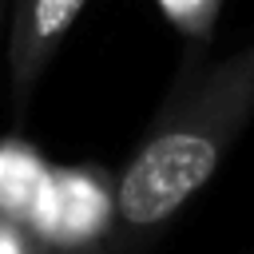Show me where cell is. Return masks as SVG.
<instances>
[{"mask_svg": "<svg viewBox=\"0 0 254 254\" xmlns=\"http://www.w3.org/2000/svg\"><path fill=\"white\" fill-rule=\"evenodd\" d=\"M254 115V44L187 79L115 183V226L127 242L163 230L218 171Z\"/></svg>", "mask_w": 254, "mask_h": 254, "instance_id": "1", "label": "cell"}, {"mask_svg": "<svg viewBox=\"0 0 254 254\" xmlns=\"http://www.w3.org/2000/svg\"><path fill=\"white\" fill-rule=\"evenodd\" d=\"M87 0H12L4 60H8V87L16 111L28 107L44 67L52 64L56 48L64 44V36L71 32Z\"/></svg>", "mask_w": 254, "mask_h": 254, "instance_id": "2", "label": "cell"}, {"mask_svg": "<svg viewBox=\"0 0 254 254\" xmlns=\"http://www.w3.org/2000/svg\"><path fill=\"white\" fill-rule=\"evenodd\" d=\"M40 187L44 179H36V155L16 143H0V206L28 218Z\"/></svg>", "mask_w": 254, "mask_h": 254, "instance_id": "3", "label": "cell"}, {"mask_svg": "<svg viewBox=\"0 0 254 254\" xmlns=\"http://www.w3.org/2000/svg\"><path fill=\"white\" fill-rule=\"evenodd\" d=\"M52 246L28 218L0 206V254H52Z\"/></svg>", "mask_w": 254, "mask_h": 254, "instance_id": "4", "label": "cell"}, {"mask_svg": "<svg viewBox=\"0 0 254 254\" xmlns=\"http://www.w3.org/2000/svg\"><path fill=\"white\" fill-rule=\"evenodd\" d=\"M8 16H12V0H0V48H8Z\"/></svg>", "mask_w": 254, "mask_h": 254, "instance_id": "5", "label": "cell"}, {"mask_svg": "<svg viewBox=\"0 0 254 254\" xmlns=\"http://www.w3.org/2000/svg\"><path fill=\"white\" fill-rule=\"evenodd\" d=\"M52 254H103L95 246H52Z\"/></svg>", "mask_w": 254, "mask_h": 254, "instance_id": "6", "label": "cell"}]
</instances>
